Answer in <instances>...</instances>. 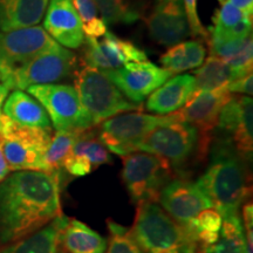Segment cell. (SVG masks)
<instances>
[{"label": "cell", "instance_id": "1", "mask_svg": "<svg viewBox=\"0 0 253 253\" xmlns=\"http://www.w3.org/2000/svg\"><path fill=\"white\" fill-rule=\"evenodd\" d=\"M59 214V172L23 170L0 183V246L37 232Z\"/></svg>", "mask_w": 253, "mask_h": 253}, {"label": "cell", "instance_id": "2", "mask_svg": "<svg viewBox=\"0 0 253 253\" xmlns=\"http://www.w3.org/2000/svg\"><path fill=\"white\" fill-rule=\"evenodd\" d=\"M242 158L230 140L219 138L211 151L210 163L196 182L223 218L238 214L249 196L248 176Z\"/></svg>", "mask_w": 253, "mask_h": 253}, {"label": "cell", "instance_id": "3", "mask_svg": "<svg viewBox=\"0 0 253 253\" xmlns=\"http://www.w3.org/2000/svg\"><path fill=\"white\" fill-rule=\"evenodd\" d=\"M131 231L145 253H185L201 248L191 231L168 214L157 202L137 205Z\"/></svg>", "mask_w": 253, "mask_h": 253}, {"label": "cell", "instance_id": "4", "mask_svg": "<svg viewBox=\"0 0 253 253\" xmlns=\"http://www.w3.org/2000/svg\"><path fill=\"white\" fill-rule=\"evenodd\" d=\"M74 74V88L93 126L119 114L142 110L141 104L126 99L103 71L84 65Z\"/></svg>", "mask_w": 253, "mask_h": 253}, {"label": "cell", "instance_id": "5", "mask_svg": "<svg viewBox=\"0 0 253 253\" xmlns=\"http://www.w3.org/2000/svg\"><path fill=\"white\" fill-rule=\"evenodd\" d=\"M50 138L52 129L20 126L4 116L0 142L9 170L48 172L45 155Z\"/></svg>", "mask_w": 253, "mask_h": 253}, {"label": "cell", "instance_id": "6", "mask_svg": "<svg viewBox=\"0 0 253 253\" xmlns=\"http://www.w3.org/2000/svg\"><path fill=\"white\" fill-rule=\"evenodd\" d=\"M172 177V167L162 157L143 151L123 156L122 179L137 205L157 202L162 189Z\"/></svg>", "mask_w": 253, "mask_h": 253}, {"label": "cell", "instance_id": "7", "mask_svg": "<svg viewBox=\"0 0 253 253\" xmlns=\"http://www.w3.org/2000/svg\"><path fill=\"white\" fill-rule=\"evenodd\" d=\"M26 90L45 108L56 131L82 132L94 126L74 87L54 84H37Z\"/></svg>", "mask_w": 253, "mask_h": 253}, {"label": "cell", "instance_id": "8", "mask_svg": "<svg viewBox=\"0 0 253 253\" xmlns=\"http://www.w3.org/2000/svg\"><path fill=\"white\" fill-rule=\"evenodd\" d=\"M77 60L74 52L58 43L15 69L1 84L9 90H25L37 84H55L75 71Z\"/></svg>", "mask_w": 253, "mask_h": 253}, {"label": "cell", "instance_id": "9", "mask_svg": "<svg viewBox=\"0 0 253 253\" xmlns=\"http://www.w3.org/2000/svg\"><path fill=\"white\" fill-rule=\"evenodd\" d=\"M198 144L197 129L178 121L172 114L171 121L156 126L142 138L137 150L162 157L171 167H181L198 150Z\"/></svg>", "mask_w": 253, "mask_h": 253}, {"label": "cell", "instance_id": "10", "mask_svg": "<svg viewBox=\"0 0 253 253\" xmlns=\"http://www.w3.org/2000/svg\"><path fill=\"white\" fill-rule=\"evenodd\" d=\"M172 114L166 116L141 112L122 113L100 123L99 138L109 151L126 156L137 151V145L148 132L171 121Z\"/></svg>", "mask_w": 253, "mask_h": 253}, {"label": "cell", "instance_id": "11", "mask_svg": "<svg viewBox=\"0 0 253 253\" xmlns=\"http://www.w3.org/2000/svg\"><path fill=\"white\" fill-rule=\"evenodd\" d=\"M58 45L43 30L32 26L20 30L0 32V81L40 53Z\"/></svg>", "mask_w": 253, "mask_h": 253}, {"label": "cell", "instance_id": "12", "mask_svg": "<svg viewBox=\"0 0 253 253\" xmlns=\"http://www.w3.org/2000/svg\"><path fill=\"white\" fill-rule=\"evenodd\" d=\"M233 94L225 88L214 90H195L184 106L172 113L178 121L190 123L201 135L198 144L199 155L204 156L210 147L211 132L216 129L221 108Z\"/></svg>", "mask_w": 253, "mask_h": 253}, {"label": "cell", "instance_id": "13", "mask_svg": "<svg viewBox=\"0 0 253 253\" xmlns=\"http://www.w3.org/2000/svg\"><path fill=\"white\" fill-rule=\"evenodd\" d=\"M84 61L89 67L100 71L121 68L129 62L148 60L147 53L131 41L121 39L112 32L100 38H84Z\"/></svg>", "mask_w": 253, "mask_h": 253}, {"label": "cell", "instance_id": "14", "mask_svg": "<svg viewBox=\"0 0 253 253\" xmlns=\"http://www.w3.org/2000/svg\"><path fill=\"white\" fill-rule=\"evenodd\" d=\"M103 72L126 99L137 104H142L153 91L172 77L171 73L149 60L129 62L121 68Z\"/></svg>", "mask_w": 253, "mask_h": 253}, {"label": "cell", "instance_id": "15", "mask_svg": "<svg viewBox=\"0 0 253 253\" xmlns=\"http://www.w3.org/2000/svg\"><path fill=\"white\" fill-rule=\"evenodd\" d=\"M253 102L251 96L232 97L221 108L216 129L225 135L244 160H251L253 153L252 136Z\"/></svg>", "mask_w": 253, "mask_h": 253}, {"label": "cell", "instance_id": "16", "mask_svg": "<svg viewBox=\"0 0 253 253\" xmlns=\"http://www.w3.org/2000/svg\"><path fill=\"white\" fill-rule=\"evenodd\" d=\"M157 202L168 214L182 225L191 221L205 209L213 208L197 183L184 178H172L162 189Z\"/></svg>", "mask_w": 253, "mask_h": 253}, {"label": "cell", "instance_id": "17", "mask_svg": "<svg viewBox=\"0 0 253 253\" xmlns=\"http://www.w3.org/2000/svg\"><path fill=\"white\" fill-rule=\"evenodd\" d=\"M150 37L164 46H173L190 37L183 0H155L145 19Z\"/></svg>", "mask_w": 253, "mask_h": 253}, {"label": "cell", "instance_id": "18", "mask_svg": "<svg viewBox=\"0 0 253 253\" xmlns=\"http://www.w3.org/2000/svg\"><path fill=\"white\" fill-rule=\"evenodd\" d=\"M43 30L65 48L77 49L84 42L81 20L71 0H49L43 15Z\"/></svg>", "mask_w": 253, "mask_h": 253}, {"label": "cell", "instance_id": "19", "mask_svg": "<svg viewBox=\"0 0 253 253\" xmlns=\"http://www.w3.org/2000/svg\"><path fill=\"white\" fill-rule=\"evenodd\" d=\"M112 162L109 150L90 129L82 131L75 141L62 168L74 177L86 176L100 166Z\"/></svg>", "mask_w": 253, "mask_h": 253}, {"label": "cell", "instance_id": "20", "mask_svg": "<svg viewBox=\"0 0 253 253\" xmlns=\"http://www.w3.org/2000/svg\"><path fill=\"white\" fill-rule=\"evenodd\" d=\"M68 221L67 217L59 214L37 232L2 246L0 253H65L63 231Z\"/></svg>", "mask_w": 253, "mask_h": 253}, {"label": "cell", "instance_id": "21", "mask_svg": "<svg viewBox=\"0 0 253 253\" xmlns=\"http://www.w3.org/2000/svg\"><path fill=\"white\" fill-rule=\"evenodd\" d=\"M194 91L195 79L191 74L171 77L148 96L145 108L156 115H170L181 109Z\"/></svg>", "mask_w": 253, "mask_h": 253}, {"label": "cell", "instance_id": "22", "mask_svg": "<svg viewBox=\"0 0 253 253\" xmlns=\"http://www.w3.org/2000/svg\"><path fill=\"white\" fill-rule=\"evenodd\" d=\"M2 113L17 125L32 128L52 129L48 114L38 100L20 89H13L6 97Z\"/></svg>", "mask_w": 253, "mask_h": 253}, {"label": "cell", "instance_id": "23", "mask_svg": "<svg viewBox=\"0 0 253 253\" xmlns=\"http://www.w3.org/2000/svg\"><path fill=\"white\" fill-rule=\"evenodd\" d=\"M49 0H0V32L37 26Z\"/></svg>", "mask_w": 253, "mask_h": 253}, {"label": "cell", "instance_id": "24", "mask_svg": "<svg viewBox=\"0 0 253 253\" xmlns=\"http://www.w3.org/2000/svg\"><path fill=\"white\" fill-rule=\"evenodd\" d=\"M252 32V17L224 0L212 18L205 41H226L245 38Z\"/></svg>", "mask_w": 253, "mask_h": 253}, {"label": "cell", "instance_id": "25", "mask_svg": "<svg viewBox=\"0 0 253 253\" xmlns=\"http://www.w3.org/2000/svg\"><path fill=\"white\" fill-rule=\"evenodd\" d=\"M207 49L202 40L181 41L170 47L161 56L160 61L164 69L171 74H179L189 69L198 68L204 62Z\"/></svg>", "mask_w": 253, "mask_h": 253}, {"label": "cell", "instance_id": "26", "mask_svg": "<svg viewBox=\"0 0 253 253\" xmlns=\"http://www.w3.org/2000/svg\"><path fill=\"white\" fill-rule=\"evenodd\" d=\"M63 248L69 253H104L107 240L78 219H69L63 231Z\"/></svg>", "mask_w": 253, "mask_h": 253}, {"label": "cell", "instance_id": "27", "mask_svg": "<svg viewBox=\"0 0 253 253\" xmlns=\"http://www.w3.org/2000/svg\"><path fill=\"white\" fill-rule=\"evenodd\" d=\"M192 74L195 79V90L219 89L230 82L243 78L229 63L213 55L209 56Z\"/></svg>", "mask_w": 253, "mask_h": 253}, {"label": "cell", "instance_id": "28", "mask_svg": "<svg viewBox=\"0 0 253 253\" xmlns=\"http://www.w3.org/2000/svg\"><path fill=\"white\" fill-rule=\"evenodd\" d=\"M104 24H132L143 17L149 0H94Z\"/></svg>", "mask_w": 253, "mask_h": 253}, {"label": "cell", "instance_id": "29", "mask_svg": "<svg viewBox=\"0 0 253 253\" xmlns=\"http://www.w3.org/2000/svg\"><path fill=\"white\" fill-rule=\"evenodd\" d=\"M202 253H248L244 229L238 214L223 218L219 238L214 244L202 250Z\"/></svg>", "mask_w": 253, "mask_h": 253}, {"label": "cell", "instance_id": "30", "mask_svg": "<svg viewBox=\"0 0 253 253\" xmlns=\"http://www.w3.org/2000/svg\"><path fill=\"white\" fill-rule=\"evenodd\" d=\"M79 131L58 130L52 135L45 155V163L48 172H59L62 168L63 161L68 156L75 141L78 140Z\"/></svg>", "mask_w": 253, "mask_h": 253}, {"label": "cell", "instance_id": "31", "mask_svg": "<svg viewBox=\"0 0 253 253\" xmlns=\"http://www.w3.org/2000/svg\"><path fill=\"white\" fill-rule=\"evenodd\" d=\"M80 18L82 30L89 38H100L107 32V25L100 17L94 0H71Z\"/></svg>", "mask_w": 253, "mask_h": 253}, {"label": "cell", "instance_id": "32", "mask_svg": "<svg viewBox=\"0 0 253 253\" xmlns=\"http://www.w3.org/2000/svg\"><path fill=\"white\" fill-rule=\"evenodd\" d=\"M109 244L104 253H145L136 240L131 229L108 220Z\"/></svg>", "mask_w": 253, "mask_h": 253}, {"label": "cell", "instance_id": "33", "mask_svg": "<svg viewBox=\"0 0 253 253\" xmlns=\"http://www.w3.org/2000/svg\"><path fill=\"white\" fill-rule=\"evenodd\" d=\"M221 224H223V217L217 210L211 208L202 211L197 217L185 224V226L192 231H209V232L219 233Z\"/></svg>", "mask_w": 253, "mask_h": 253}, {"label": "cell", "instance_id": "34", "mask_svg": "<svg viewBox=\"0 0 253 253\" xmlns=\"http://www.w3.org/2000/svg\"><path fill=\"white\" fill-rule=\"evenodd\" d=\"M186 18H188L190 36L207 40L208 31L205 30L199 20L197 12V0H183Z\"/></svg>", "mask_w": 253, "mask_h": 253}, {"label": "cell", "instance_id": "35", "mask_svg": "<svg viewBox=\"0 0 253 253\" xmlns=\"http://www.w3.org/2000/svg\"><path fill=\"white\" fill-rule=\"evenodd\" d=\"M243 219H244V236L246 242V251L253 253V207L252 203H245L243 207Z\"/></svg>", "mask_w": 253, "mask_h": 253}, {"label": "cell", "instance_id": "36", "mask_svg": "<svg viewBox=\"0 0 253 253\" xmlns=\"http://www.w3.org/2000/svg\"><path fill=\"white\" fill-rule=\"evenodd\" d=\"M253 75L252 73L245 75V77L237 79V80L230 82L226 84L225 89L231 94H245L246 96H251L253 91Z\"/></svg>", "mask_w": 253, "mask_h": 253}, {"label": "cell", "instance_id": "37", "mask_svg": "<svg viewBox=\"0 0 253 253\" xmlns=\"http://www.w3.org/2000/svg\"><path fill=\"white\" fill-rule=\"evenodd\" d=\"M230 4L236 6L240 11L244 12L245 14L252 17L253 14V0H226Z\"/></svg>", "mask_w": 253, "mask_h": 253}, {"label": "cell", "instance_id": "38", "mask_svg": "<svg viewBox=\"0 0 253 253\" xmlns=\"http://www.w3.org/2000/svg\"><path fill=\"white\" fill-rule=\"evenodd\" d=\"M11 170H9V167L7 162H6L4 153H2L1 148V142H0V183H1L4 179L9 175Z\"/></svg>", "mask_w": 253, "mask_h": 253}, {"label": "cell", "instance_id": "39", "mask_svg": "<svg viewBox=\"0 0 253 253\" xmlns=\"http://www.w3.org/2000/svg\"><path fill=\"white\" fill-rule=\"evenodd\" d=\"M9 89L5 84H0V132H1V128H2V121H4V113H2V106H4V102L7 97Z\"/></svg>", "mask_w": 253, "mask_h": 253}, {"label": "cell", "instance_id": "40", "mask_svg": "<svg viewBox=\"0 0 253 253\" xmlns=\"http://www.w3.org/2000/svg\"><path fill=\"white\" fill-rule=\"evenodd\" d=\"M218 1H219V2H220V4H221V2H223V1H224V0H218Z\"/></svg>", "mask_w": 253, "mask_h": 253}]
</instances>
